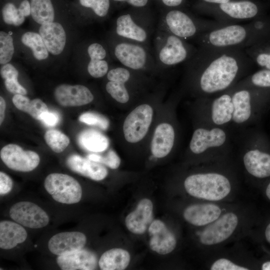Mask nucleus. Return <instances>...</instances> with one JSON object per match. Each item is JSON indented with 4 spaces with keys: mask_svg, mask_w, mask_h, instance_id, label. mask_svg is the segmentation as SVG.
Instances as JSON below:
<instances>
[{
    "mask_svg": "<svg viewBox=\"0 0 270 270\" xmlns=\"http://www.w3.org/2000/svg\"><path fill=\"white\" fill-rule=\"evenodd\" d=\"M250 62L243 49L198 46L186 62L190 86L202 95L226 90L248 71Z\"/></svg>",
    "mask_w": 270,
    "mask_h": 270,
    "instance_id": "obj_1",
    "label": "nucleus"
},
{
    "mask_svg": "<svg viewBox=\"0 0 270 270\" xmlns=\"http://www.w3.org/2000/svg\"><path fill=\"white\" fill-rule=\"evenodd\" d=\"M154 34V54L159 72L186 63L197 50L187 40L170 32L158 22Z\"/></svg>",
    "mask_w": 270,
    "mask_h": 270,
    "instance_id": "obj_2",
    "label": "nucleus"
},
{
    "mask_svg": "<svg viewBox=\"0 0 270 270\" xmlns=\"http://www.w3.org/2000/svg\"><path fill=\"white\" fill-rule=\"evenodd\" d=\"M112 42V54L122 66L144 74L159 72L150 48L115 36Z\"/></svg>",
    "mask_w": 270,
    "mask_h": 270,
    "instance_id": "obj_3",
    "label": "nucleus"
},
{
    "mask_svg": "<svg viewBox=\"0 0 270 270\" xmlns=\"http://www.w3.org/2000/svg\"><path fill=\"white\" fill-rule=\"evenodd\" d=\"M253 30L248 24H225L202 34L194 40L198 46L243 49L252 42Z\"/></svg>",
    "mask_w": 270,
    "mask_h": 270,
    "instance_id": "obj_4",
    "label": "nucleus"
},
{
    "mask_svg": "<svg viewBox=\"0 0 270 270\" xmlns=\"http://www.w3.org/2000/svg\"><path fill=\"white\" fill-rule=\"evenodd\" d=\"M158 23L170 32L186 40H195L202 34L225 24L200 20L176 8L164 13Z\"/></svg>",
    "mask_w": 270,
    "mask_h": 270,
    "instance_id": "obj_5",
    "label": "nucleus"
},
{
    "mask_svg": "<svg viewBox=\"0 0 270 270\" xmlns=\"http://www.w3.org/2000/svg\"><path fill=\"white\" fill-rule=\"evenodd\" d=\"M184 186L190 196L211 201L222 200L231 190L229 180L221 174L214 172L190 175L184 180Z\"/></svg>",
    "mask_w": 270,
    "mask_h": 270,
    "instance_id": "obj_6",
    "label": "nucleus"
},
{
    "mask_svg": "<svg viewBox=\"0 0 270 270\" xmlns=\"http://www.w3.org/2000/svg\"><path fill=\"white\" fill-rule=\"evenodd\" d=\"M156 27V22L150 16L126 12L116 18L114 36L150 48V38Z\"/></svg>",
    "mask_w": 270,
    "mask_h": 270,
    "instance_id": "obj_7",
    "label": "nucleus"
},
{
    "mask_svg": "<svg viewBox=\"0 0 270 270\" xmlns=\"http://www.w3.org/2000/svg\"><path fill=\"white\" fill-rule=\"evenodd\" d=\"M205 4L208 8L206 10L214 16L218 22L224 24L254 18L260 11L258 6L252 0H232L218 4Z\"/></svg>",
    "mask_w": 270,
    "mask_h": 270,
    "instance_id": "obj_8",
    "label": "nucleus"
},
{
    "mask_svg": "<svg viewBox=\"0 0 270 270\" xmlns=\"http://www.w3.org/2000/svg\"><path fill=\"white\" fill-rule=\"evenodd\" d=\"M44 186L53 199L60 203L73 204L81 200V186L75 178L69 175L50 174L46 178Z\"/></svg>",
    "mask_w": 270,
    "mask_h": 270,
    "instance_id": "obj_9",
    "label": "nucleus"
},
{
    "mask_svg": "<svg viewBox=\"0 0 270 270\" xmlns=\"http://www.w3.org/2000/svg\"><path fill=\"white\" fill-rule=\"evenodd\" d=\"M154 110L150 104L138 106L126 118L122 132L126 140L130 144L141 141L146 136L152 122Z\"/></svg>",
    "mask_w": 270,
    "mask_h": 270,
    "instance_id": "obj_10",
    "label": "nucleus"
},
{
    "mask_svg": "<svg viewBox=\"0 0 270 270\" xmlns=\"http://www.w3.org/2000/svg\"><path fill=\"white\" fill-rule=\"evenodd\" d=\"M2 161L10 169L28 172L35 169L38 165V154L32 150H24L16 144H8L3 147L0 152Z\"/></svg>",
    "mask_w": 270,
    "mask_h": 270,
    "instance_id": "obj_11",
    "label": "nucleus"
},
{
    "mask_svg": "<svg viewBox=\"0 0 270 270\" xmlns=\"http://www.w3.org/2000/svg\"><path fill=\"white\" fill-rule=\"evenodd\" d=\"M10 216L17 223L32 228L44 227L50 220L48 214L40 207L26 201L13 204L10 210Z\"/></svg>",
    "mask_w": 270,
    "mask_h": 270,
    "instance_id": "obj_12",
    "label": "nucleus"
},
{
    "mask_svg": "<svg viewBox=\"0 0 270 270\" xmlns=\"http://www.w3.org/2000/svg\"><path fill=\"white\" fill-rule=\"evenodd\" d=\"M238 222V217L235 214H225L202 230L200 238L201 243L207 246L221 243L232 234Z\"/></svg>",
    "mask_w": 270,
    "mask_h": 270,
    "instance_id": "obj_13",
    "label": "nucleus"
},
{
    "mask_svg": "<svg viewBox=\"0 0 270 270\" xmlns=\"http://www.w3.org/2000/svg\"><path fill=\"white\" fill-rule=\"evenodd\" d=\"M227 140L226 133L220 126L198 128L192 134L189 148L194 154H200L210 149L222 148Z\"/></svg>",
    "mask_w": 270,
    "mask_h": 270,
    "instance_id": "obj_14",
    "label": "nucleus"
},
{
    "mask_svg": "<svg viewBox=\"0 0 270 270\" xmlns=\"http://www.w3.org/2000/svg\"><path fill=\"white\" fill-rule=\"evenodd\" d=\"M54 96L58 104L64 106H76L91 102L94 96L91 91L82 85L62 84L54 90Z\"/></svg>",
    "mask_w": 270,
    "mask_h": 270,
    "instance_id": "obj_15",
    "label": "nucleus"
},
{
    "mask_svg": "<svg viewBox=\"0 0 270 270\" xmlns=\"http://www.w3.org/2000/svg\"><path fill=\"white\" fill-rule=\"evenodd\" d=\"M148 234L150 246L153 251L160 254H166L175 248L176 238L161 220H156L152 222L148 227Z\"/></svg>",
    "mask_w": 270,
    "mask_h": 270,
    "instance_id": "obj_16",
    "label": "nucleus"
},
{
    "mask_svg": "<svg viewBox=\"0 0 270 270\" xmlns=\"http://www.w3.org/2000/svg\"><path fill=\"white\" fill-rule=\"evenodd\" d=\"M86 242V238L81 232H62L56 234L50 238L48 248L53 254L61 256L82 249Z\"/></svg>",
    "mask_w": 270,
    "mask_h": 270,
    "instance_id": "obj_17",
    "label": "nucleus"
},
{
    "mask_svg": "<svg viewBox=\"0 0 270 270\" xmlns=\"http://www.w3.org/2000/svg\"><path fill=\"white\" fill-rule=\"evenodd\" d=\"M175 137V130L172 124L164 122L158 124L150 144L152 155L158 158L168 156L174 147Z\"/></svg>",
    "mask_w": 270,
    "mask_h": 270,
    "instance_id": "obj_18",
    "label": "nucleus"
},
{
    "mask_svg": "<svg viewBox=\"0 0 270 270\" xmlns=\"http://www.w3.org/2000/svg\"><path fill=\"white\" fill-rule=\"evenodd\" d=\"M153 204L148 198L142 199L134 210L126 217L125 223L132 233L141 234L145 232L152 222Z\"/></svg>",
    "mask_w": 270,
    "mask_h": 270,
    "instance_id": "obj_19",
    "label": "nucleus"
},
{
    "mask_svg": "<svg viewBox=\"0 0 270 270\" xmlns=\"http://www.w3.org/2000/svg\"><path fill=\"white\" fill-rule=\"evenodd\" d=\"M56 262L62 270H92L96 268L98 260L94 253L81 249L59 256L56 258Z\"/></svg>",
    "mask_w": 270,
    "mask_h": 270,
    "instance_id": "obj_20",
    "label": "nucleus"
},
{
    "mask_svg": "<svg viewBox=\"0 0 270 270\" xmlns=\"http://www.w3.org/2000/svg\"><path fill=\"white\" fill-rule=\"evenodd\" d=\"M67 166L74 172L94 180H101L108 175L107 169L101 164L78 154H72L66 159Z\"/></svg>",
    "mask_w": 270,
    "mask_h": 270,
    "instance_id": "obj_21",
    "label": "nucleus"
},
{
    "mask_svg": "<svg viewBox=\"0 0 270 270\" xmlns=\"http://www.w3.org/2000/svg\"><path fill=\"white\" fill-rule=\"evenodd\" d=\"M221 212L220 208L214 204H195L187 207L184 212L183 216L190 224L196 226H203L217 220Z\"/></svg>",
    "mask_w": 270,
    "mask_h": 270,
    "instance_id": "obj_22",
    "label": "nucleus"
},
{
    "mask_svg": "<svg viewBox=\"0 0 270 270\" xmlns=\"http://www.w3.org/2000/svg\"><path fill=\"white\" fill-rule=\"evenodd\" d=\"M232 93V92H231ZM234 112L232 121L237 124L247 122L252 114V96L248 86L244 84L232 93Z\"/></svg>",
    "mask_w": 270,
    "mask_h": 270,
    "instance_id": "obj_23",
    "label": "nucleus"
},
{
    "mask_svg": "<svg viewBox=\"0 0 270 270\" xmlns=\"http://www.w3.org/2000/svg\"><path fill=\"white\" fill-rule=\"evenodd\" d=\"M246 171L260 178L270 176V154L258 148L247 150L243 156Z\"/></svg>",
    "mask_w": 270,
    "mask_h": 270,
    "instance_id": "obj_24",
    "label": "nucleus"
},
{
    "mask_svg": "<svg viewBox=\"0 0 270 270\" xmlns=\"http://www.w3.org/2000/svg\"><path fill=\"white\" fill-rule=\"evenodd\" d=\"M40 35L48 52L57 55L63 50L66 36L62 26L58 22H52L42 25L39 29Z\"/></svg>",
    "mask_w": 270,
    "mask_h": 270,
    "instance_id": "obj_25",
    "label": "nucleus"
},
{
    "mask_svg": "<svg viewBox=\"0 0 270 270\" xmlns=\"http://www.w3.org/2000/svg\"><path fill=\"white\" fill-rule=\"evenodd\" d=\"M233 112L231 92H224L212 100L210 118L216 126H220L232 121Z\"/></svg>",
    "mask_w": 270,
    "mask_h": 270,
    "instance_id": "obj_26",
    "label": "nucleus"
},
{
    "mask_svg": "<svg viewBox=\"0 0 270 270\" xmlns=\"http://www.w3.org/2000/svg\"><path fill=\"white\" fill-rule=\"evenodd\" d=\"M27 238L26 230L12 221L2 220L0 222V248L10 250L24 242Z\"/></svg>",
    "mask_w": 270,
    "mask_h": 270,
    "instance_id": "obj_27",
    "label": "nucleus"
},
{
    "mask_svg": "<svg viewBox=\"0 0 270 270\" xmlns=\"http://www.w3.org/2000/svg\"><path fill=\"white\" fill-rule=\"evenodd\" d=\"M130 262V255L126 250L119 248L110 249L104 252L98 261L102 270H124Z\"/></svg>",
    "mask_w": 270,
    "mask_h": 270,
    "instance_id": "obj_28",
    "label": "nucleus"
},
{
    "mask_svg": "<svg viewBox=\"0 0 270 270\" xmlns=\"http://www.w3.org/2000/svg\"><path fill=\"white\" fill-rule=\"evenodd\" d=\"M77 140L82 148L91 152H104L109 146V141L105 136L92 129L80 132L78 136Z\"/></svg>",
    "mask_w": 270,
    "mask_h": 270,
    "instance_id": "obj_29",
    "label": "nucleus"
},
{
    "mask_svg": "<svg viewBox=\"0 0 270 270\" xmlns=\"http://www.w3.org/2000/svg\"><path fill=\"white\" fill-rule=\"evenodd\" d=\"M12 100L18 109L27 112L37 120H40L42 113L48 111L46 104L40 98L30 100L24 95L18 94H14Z\"/></svg>",
    "mask_w": 270,
    "mask_h": 270,
    "instance_id": "obj_30",
    "label": "nucleus"
},
{
    "mask_svg": "<svg viewBox=\"0 0 270 270\" xmlns=\"http://www.w3.org/2000/svg\"><path fill=\"white\" fill-rule=\"evenodd\" d=\"M31 15L37 23L42 25L52 22L54 17L50 0H30Z\"/></svg>",
    "mask_w": 270,
    "mask_h": 270,
    "instance_id": "obj_31",
    "label": "nucleus"
},
{
    "mask_svg": "<svg viewBox=\"0 0 270 270\" xmlns=\"http://www.w3.org/2000/svg\"><path fill=\"white\" fill-rule=\"evenodd\" d=\"M22 42L30 48L34 57L38 60L46 59L48 56V50L40 34L28 32L22 36Z\"/></svg>",
    "mask_w": 270,
    "mask_h": 270,
    "instance_id": "obj_32",
    "label": "nucleus"
},
{
    "mask_svg": "<svg viewBox=\"0 0 270 270\" xmlns=\"http://www.w3.org/2000/svg\"><path fill=\"white\" fill-rule=\"evenodd\" d=\"M44 140L49 147L56 153L63 152L70 144L68 136L56 130L46 131L44 134Z\"/></svg>",
    "mask_w": 270,
    "mask_h": 270,
    "instance_id": "obj_33",
    "label": "nucleus"
},
{
    "mask_svg": "<svg viewBox=\"0 0 270 270\" xmlns=\"http://www.w3.org/2000/svg\"><path fill=\"white\" fill-rule=\"evenodd\" d=\"M14 52L13 39L8 34L0 32V63L6 64L9 62Z\"/></svg>",
    "mask_w": 270,
    "mask_h": 270,
    "instance_id": "obj_34",
    "label": "nucleus"
},
{
    "mask_svg": "<svg viewBox=\"0 0 270 270\" xmlns=\"http://www.w3.org/2000/svg\"><path fill=\"white\" fill-rule=\"evenodd\" d=\"M3 20L8 24L15 26L21 25L24 21V16L20 12L18 8L11 2L5 4L2 10Z\"/></svg>",
    "mask_w": 270,
    "mask_h": 270,
    "instance_id": "obj_35",
    "label": "nucleus"
},
{
    "mask_svg": "<svg viewBox=\"0 0 270 270\" xmlns=\"http://www.w3.org/2000/svg\"><path fill=\"white\" fill-rule=\"evenodd\" d=\"M86 158L92 161L104 164L112 169L117 168L120 164V157L114 150L111 149L109 150L104 155L90 154L86 156Z\"/></svg>",
    "mask_w": 270,
    "mask_h": 270,
    "instance_id": "obj_36",
    "label": "nucleus"
},
{
    "mask_svg": "<svg viewBox=\"0 0 270 270\" xmlns=\"http://www.w3.org/2000/svg\"><path fill=\"white\" fill-rule=\"evenodd\" d=\"M78 120L86 124L98 126L102 130H107L109 126L108 120L102 115L95 112H84L79 116Z\"/></svg>",
    "mask_w": 270,
    "mask_h": 270,
    "instance_id": "obj_37",
    "label": "nucleus"
},
{
    "mask_svg": "<svg viewBox=\"0 0 270 270\" xmlns=\"http://www.w3.org/2000/svg\"><path fill=\"white\" fill-rule=\"evenodd\" d=\"M80 2L83 6L91 8L100 18L107 15L110 6V0H80Z\"/></svg>",
    "mask_w": 270,
    "mask_h": 270,
    "instance_id": "obj_38",
    "label": "nucleus"
},
{
    "mask_svg": "<svg viewBox=\"0 0 270 270\" xmlns=\"http://www.w3.org/2000/svg\"><path fill=\"white\" fill-rule=\"evenodd\" d=\"M108 64L106 60H92L88 62L87 70L90 76L100 78L104 76L108 72Z\"/></svg>",
    "mask_w": 270,
    "mask_h": 270,
    "instance_id": "obj_39",
    "label": "nucleus"
},
{
    "mask_svg": "<svg viewBox=\"0 0 270 270\" xmlns=\"http://www.w3.org/2000/svg\"><path fill=\"white\" fill-rule=\"evenodd\" d=\"M250 81L255 86L270 87V70L264 69L256 72L250 76Z\"/></svg>",
    "mask_w": 270,
    "mask_h": 270,
    "instance_id": "obj_40",
    "label": "nucleus"
},
{
    "mask_svg": "<svg viewBox=\"0 0 270 270\" xmlns=\"http://www.w3.org/2000/svg\"><path fill=\"white\" fill-rule=\"evenodd\" d=\"M87 52L91 60H106L107 52L104 46L98 43L94 42L89 45Z\"/></svg>",
    "mask_w": 270,
    "mask_h": 270,
    "instance_id": "obj_41",
    "label": "nucleus"
},
{
    "mask_svg": "<svg viewBox=\"0 0 270 270\" xmlns=\"http://www.w3.org/2000/svg\"><path fill=\"white\" fill-rule=\"evenodd\" d=\"M212 270H248V268L237 265L229 260L220 258L214 262L210 267Z\"/></svg>",
    "mask_w": 270,
    "mask_h": 270,
    "instance_id": "obj_42",
    "label": "nucleus"
},
{
    "mask_svg": "<svg viewBox=\"0 0 270 270\" xmlns=\"http://www.w3.org/2000/svg\"><path fill=\"white\" fill-rule=\"evenodd\" d=\"M4 85L6 90L15 94L26 95L27 90L18 82V79L4 80Z\"/></svg>",
    "mask_w": 270,
    "mask_h": 270,
    "instance_id": "obj_43",
    "label": "nucleus"
},
{
    "mask_svg": "<svg viewBox=\"0 0 270 270\" xmlns=\"http://www.w3.org/2000/svg\"><path fill=\"white\" fill-rule=\"evenodd\" d=\"M13 182L11 178L2 172H0V194H5L12 189Z\"/></svg>",
    "mask_w": 270,
    "mask_h": 270,
    "instance_id": "obj_44",
    "label": "nucleus"
},
{
    "mask_svg": "<svg viewBox=\"0 0 270 270\" xmlns=\"http://www.w3.org/2000/svg\"><path fill=\"white\" fill-rule=\"evenodd\" d=\"M0 75L4 80L18 79V72L12 64H6L0 68Z\"/></svg>",
    "mask_w": 270,
    "mask_h": 270,
    "instance_id": "obj_45",
    "label": "nucleus"
},
{
    "mask_svg": "<svg viewBox=\"0 0 270 270\" xmlns=\"http://www.w3.org/2000/svg\"><path fill=\"white\" fill-rule=\"evenodd\" d=\"M40 120L46 126H54L58 122L59 118L56 113L48 111L42 113Z\"/></svg>",
    "mask_w": 270,
    "mask_h": 270,
    "instance_id": "obj_46",
    "label": "nucleus"
},
{
    "mask_svg": "<svg viewBox=\"0 0 270 270\" xmlns=\"http://www.w3.org/2000/svg\"><path fill=\"white\" fill-rule=\"evenodd\" d=\"M254 59L258 65L270 70V53L260 52L256 56Z\"/></svg>",
    "mask_w": 270,
    "mask_h": 270,
    "instance_id": "obj_47",
    "label": "nucleus"
},
{
    "mask_svg": "<svg viewBox=\"0 0 270 270\" xmlns=\"http://www.w3.org/2000/svg\"><path fill=\"white\" fill-rule=\"evenodd\" d=\"M115 2L128 3L130 6L137 8H142L146 6L148 0H113Z\"/></svg>",
    "mask_w": 270,
    "mask_h": 270,
    "instance_id": "obj_48",
    "label": "nucleus"
},
{
    "mask_svg": "<svg viewBox=\"0 0 270 270\" xmlns=\"http://www.w3.org/2000/svg\"><path fill=\"white\" fill-rule=\"evenodd\" d=\"M18 10L24 16H28L31 14L30 4L28 0H24L20 4Z\"/></svg>",
    "mask_w": 270,
    "mask_h": 270,
    "instance_id": "obj_49",
    "label": "nucleus"
},
{
    "mask_svg": "<svg viewBox=\"0 0 270 270\" xmlns=\"http://www.w3.org/2000/svg\"><path fill=\"white\" fill-rule=\"evenodd\" d=\"M161 1L167 7L176 8L180 6L184 0H161Z\"/></svg>",
    "mask_w": 270,
    "mask_h": 270,
    "instance_id": "obj_50",
    "label": "nucleus"
},
{
    "mask_svg": "<svg viewBox=\"0 0 270 270\" xmlns=\"http://www.w3.org/2000/svg\"><path fill=\"white\" fill-rule=\"evenodd\" d=\"M6 103L2 96L0 97V124H2L4 118Z\"/></svg>",
    "mask_w": 270,
    "mask_h": 270,
    "instance_id": "obj_51",
    "label": "nucleus"
},
{
    "mask_svg": "<svg viewBox=\"0 0 270 270\" xmlns=\"http://www.w3.org/2000/svg\"><path fill=\"white\" fill-rule=\"evenodd\" d=\"M205 4H218L228 2L232 0H201Z\"/></svg>",
    "mask_w": 270,
    "mask_h": 270,
    "instance_id": "obj_52",
    "label": "nucleus"
},
{
    "mask_svg": "<svg viewBox=\"0 0 270 270\" xmlns=\"http://www.w3.org/2000/svg\"><path fill=\"white\" fill-rule=\"evenodd\" d=\"M265 237L266 240L270 244V223L267 226L266 228Z\"/></svg>",
    "mask_w": 270,
    "mask_h": 270,
    "instance_id": "obj_53",
    "label": "nucleus"
},
{
    "mask_svg": "<svg viewBox=\"0 0 270 270\" xmlns=\"http://www.w3.org/2000/svg\"><path fill=\"white\" fill-rule=\"evenodd\" d=\"M262 270H270V261L264 262L262 266Z\"/></svg>",
    "mask_w": 270,
    "mask_h": 270,
    "instance_id": "obj_54",
    "label": "nucleus"
},
{
    "mask_svg": "<svg viewBox=\"0 0 270 270\" xmlns=\"http://www.w3.org/2000/svg\"><path fill=\"white\" fill-rule=\"evenodd\" d=\"M266 194L268 198L270 200V182L268 184L266 187Z\"/></svg>",
    "mask_w": 270,
    "mask_h": 270,
    "instance_id": "obj_55",
    "label": "nucleus"
}]
</instances>
